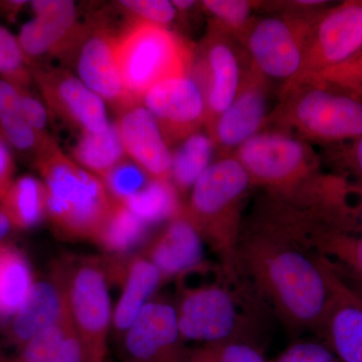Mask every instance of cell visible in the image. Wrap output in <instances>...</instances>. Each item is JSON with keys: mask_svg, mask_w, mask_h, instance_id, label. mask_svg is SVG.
Segmentation results:
<instances>
[{"mask_svg": "<svg viewBox=\"0 0 362 362\" xmlns=\"http://www.w3.org/2000/svg\"><path fill=\"white\" fill-rule=\"evenodd\" d=\"M235 269L293 334L319 335L345 287L291 218L265 197L243 221Z\"/></svg>", "mask_w": 362, "mask_h": 362, "instance_id": "6da1fadb", "label": "cell"}, {"mask_svg": "<svg viewBox=\"0 0 362 362\" xmlns=\"http://www.w3.org/2000/svg\"><path fill=\"white\" fill-rule=\"evenodd\" d=\"M252 185L235 156H221L192 187L182 214L216 252L228 279H238L235 255L243 226V209Z\"/></svg>", "mask_w": 362, "mask_h": 362, "instance_id": "7a4b0ae2", "label": "cell"}, {"mask_svg": "<svg viewBox=\"0 0 362 362\" xmlns=\"http://www.w3.org/2000/svg\"><path fill=\"white\" fill-rule=\"evenodd\" d=\"M266 125L305 141L356 140L362 135V96L313 76L296 78L284 83Z\"/></svg>", "mask_w": 362, "mask_h": 362, "instance_id": "3957f363", "label": "cell"}, {"mask_svg": "<svg viewBox=\"0 0 362 362\" xmlns=\"http://www.w3.org/2000/svg\"><path fill=\"white\" fill-rule=\"evenodd\" d=\"M37 161L54 228L69 239L95 240L114 202L103 181L66 156L51 139Z\"/></svg>", "mask_w": 362, "mask_h": 362, "instance_id": "277c9868", "label": "cell"}, {"mask_svg": "<svg viewBox=\"0 0 362 362\" xmlns=\"http://www.w3.org/2000/svg\"><path fill=\"white\" fill-rule=\"evenodd\" d=\"M175 307L183 340L206 344L255 341L258 311L265 306L244 281L230 280L221 270L214 282L194 287L181 285Z\"/></svg>", "mask_w": 362, "mask_h": 362, "instance_id": "5b68a950", "label": "cell"}, {"mask_svg": "<svg viewBox=\"0 0 362 362\" xmlns=\"http://www.w3.org/2000/svg\"><path fill=\"white\" fill-rule=\"evenodd\" d=\"M115 54L126 89L138 102L152 86L194 68V52L182 37L146 21L115 37Z\"/></svg>", "mask_w": 362, "mask_h": 362, "instance_id": "8992f818", "label": "cell"}, {"mask_svg": "<svg viewBox=\"0 0 362 362\" xmlns=\"http://www.w3.org/2000/svg\"><path fill=\"white\" fill-rule=\"evenodd\" d=\"M56 265L65 286L69 314L88 361L103 362L113 320L106 262L94 257H70Z\"/></svg>", "mask_w": 362, "mask_h": 362, "instance_id": "52a82bcc", "label": "cell"}, {"mask_svg": "<svg viewBox=\"0 0 362 362\" xmlns=\"http://www.w3.org/2000/svg\"><path fill=\"white\" fill-rule=\"evenodd\" d=\"M252 185L273 194H292L318 175V158L308 142L286 132L263 129L233 154Z\"/></svg>", "mask_w": 362, "mask_h": 362, "instance_id": "ba28073f", "label": "cell"}, {"mask_svg": "<svg viewBox=\"0 0 362 362\" xmlns=\"http://www.w3.org/2000/svg\"><path fill=\"white\" fill-rule=\"evenodd\" d=\"M318 11L284 9L277 16L254 18L240 39L250 62L267 78L285 83L297 78Z\"/></svg>", "mask_w": 362, "mask_h": 362, "instance_id": "9c48e42d", "label": "cell"}, {"mask_svg": "<svg viewBox=\"0 0 362 362\" xmlns=\"http://www.w3.org/2000/svg\"><path fill=\"white\" fill-rule=\"evenodd\" d=\"M251 66L244 45L232 33L213 21L195 66V80L201 85L206 104L207 129L237 96Z\"/></svg>", "mask_w": 362, "mask_h": 362, "instance_id": "30bf717a", "label": "cell"}, {"mask_svg": "<svg viewBox=\"0 0 362 362\" xmlns=\"http://www.w3.org/2000/svg\"><path fill=\"white\" fill-rule=\"evenodd\" d=\"M361 49L362 1H345L322 9L312 25L303 66L297 78L340 65Z\"/></svg>", "mask_w": 362, "mask_h": 362, "instance_id": "8fae6325", "label": "cell"}, {"mask_svg": "<svg viewBox=\"0 0 362 362\" xmlns=\"http://www.w3.org/2000/svg\"><path fill=\"white\" fill-rule=\"evenodd\" d=\"M141 103L156 117L168 144L199 132L206 123V99L192 73L152 86L143 95Z\"/></svg>", "mask_w": 362, "mask_h": 362, "instance_id": "7c38bea8", "label": "cell"}, {"mask_svg": "<svg viewBox=\"0 0 362 362\" xmlns=\"http://www.w3.org/2000/svg\"><path fill=\"white\" fill-rule=\"evenodd\" d=\"M127 362H185L188 349L178 327L175 305L150 299L124 333Z\"/></svg>", "mask_w": 362, "mask_h": 362, "instance_id": "4fadbf2b", "label": "cell"}, {"mask_svg": "<svg viewBox=\"0 0 362 362\" xmlns=\"http://www.w3.org/2000/svg\"><path fill=\"white\" fill-rule=\"evenodd\" d=\"M269 78L250 66L239 92L209 129L221 156H233L240 145L265 127L268 120Z\"/></svg>", "mask_w": 362, "mask_h": 362, "instance_id": "5bb4252c", "label": "cell"}, {"mask_svg": "<svg viewBox=\"0 0 362 362\" xmlns=\"http://www.w3.org/2000/svg\"><path fill=\"white\" fill-rule=\"evenodd\" d=\"M69 314L65 286L54 264L49 277L35 281L21 308L8 320L7 341L18 349Z\"/></svg>", "mask_w": 362, "mask_h": 362, "instance_id": "9a60e30c", "label": "cell"}, {"mask_svg": "<svg viewBox=\"0 0 362 362\" xmlns=\"http://www.w3.org/2000/svg\"><path fill=\"white\" fill-rule=\"evenodd\" d=\"M126 154L151 180H170L173 152L156 117L141 103L121 112L116 123Z\"/></svg>", "mask_w": 362, "mask_h": 362, "instance_id": "2e32d148", "label": "cell"}, {"mask_svg": "<svg viewBox=\"0 0 362 362\" xmlns=\"http://www.w3.org/2000/svg\"><path fill=\"white\" fill-rule=\"evenodd\" d=\"M35 76L49 106L83 132H102L110 125L104 100L80 78L66 71H37Z\"/></svg>", "mask_w": 362, "mask_h": 362, "instance_id": "e0dca14e", "label": "cell"}, {"mask_svg": "<svg viewBox=\"0 0 362 362\" xmlns=\"http://www.w3.org/2000/svg\"><path fill=\"white\" fill-rule=\"evenodd\" d=\"M298 228L310 246L333 267L343 281L350 279L362 292V230H349L337 223L298 214ZM350 288V287H349Z\"/></svg>", "mask_w": 362, "mask_h": 362, "instance_id": "ac0fdd59", "label": "cell"}, {"mask_svg": "<svg viewBox=\"0 0 362 362\" xmlns=\"http://www.w3.org/2000/svg\"><path fill=\"white\" fill-rule=\"evenodd\" d=\"M78 78L104 101L125 109L139 104L124 84L115 54V37L97 32L83 45L78 59Z\"/></svg>", "mask_w": 362, "mask_h": 362, "instance_id": "d6986e66", "label": "cell"}, {"mask_svg": "<svg viewBox=\"0 0 362 362\" xmlns=\"http://www.w3.org/2000/svg\"><path fill=\"white\" fill-rule=\"evenodd\" d=\"M201 235L182 213L150 243L144 256L160 272L162 279L181 277L202 266Z\"/></svg>", "mask_w": 362, "mask_h": 362, "instance_id": "ffe728a7", "label": "cell"}, {"mask_svg": "<svg viewBox=\"0 0 362 362\" xmlns=\"http://www.w3.org/2000/svg\"><path fill=\"white\" fill-rule=\"evenodd\" d=\"M30 6L35 18L23 25L18 37L26 59L56 51L71 35L77 16L75 4L68 0H35Z\"/></svg>", "mask_w": 362, "mask_h": 362, "instance_id": "44dd1931", "label": "cell"}, {"mask_svg": "<svg viewBox=\"0 0 362 362\" xmlns=\"http://www.w3.org/2000/svg\"><path fill=\"white\" fill-rule=\"evenodd\" d=\"M319 335L340 361L362 362V302L347 284Z\"/></svg>", "mask_w": 362, "mask_h": 362, "instance_id": "7402d4cb", "label": "cell"}, {"mask_svg": "<svg viewBox=\"0 0 362 362\" xmlns=\"http://www.w3.org/2000/svg\"><path fill=\"white\" fill-rule=\"evenodd\" d=\"M123 290L114 312L113 324L118 334H124L163 279L160 272L145 256H136L122 266Z\"/></svg>", "mask_w": 362, "mask_h": 362, "instance_id": "603a6c76", "label": "cell"}, {"mask_svg": "<svg viewBox=\"0 0 362 362\" xmlns=\"http://www.w3.org/2000/svg\"><path fill=\"white\" fill-rule=\"evenodd\" d=\"M8 361L89 362L70 315L33 338Z\"/></svg>", "mask_w": 362, "mask_h": 362, "instance_id": "cb8c5ba5", "label": "cell"}, {"mask_svg": "<svg viewBox=\"0 0 362 362\" xmlns=\"http://www.w3.org/2000/svg\"><path fill=\"white\" fill-rule=\"evenodd\" d=\"M33 283L25 255L16 247L0 243V321H8L16 313Z\"/></svg>", "mask_w": 362, "mask_h": 362, "instance_id": "d4e9b609", "label": "cell"}, {"mask_svg": "<svg viewBox=\"0 0 362 362\" xmlns=\"http://www.w3.org/2000/svg\"><path fill=\"white\" fill-rule=\"evenodd\" d=\"M0 209L13 228L28 230L39 225L47 214V194L42 180L30 175L14 180L0 201Z\"/></svg>", "mask_w": 362, "mask_h": 362, "instance_id": "484cf974", "label": "cell"}, {"mask_svg": "<svg viewBox=\"0 0 362 362\" xmlns=\"http://www.w3.org/2000/svg\"><path fill=\"white\" fill-rule=\"evenodd\" d=\"M73 153L83 168L100 180L127 156L116 123H110L102 132H83Z\"/></svg>", "mask_w": 362, "mask_h": 362, "instance_id": "4316f807", "label": "cell"}, {"mask_svg": "<svg viewBox=\"0 0 362 362\" xmlns=\"http://www.w3.org/2000/svg\"><path fill=\"white\" fill-rule=\"evenodd\" d=\"M20 88L0 78V133L11 147L39 153L47 140L28 125L21 111Z\"/></svg>", "mask_w": 362, "mask_h": 362, "instance_id": "83f0119b", "label": "cell"}, {"mask_svg": "<svg viewBox=\"0 0 362 362\" xmlns=\"http://www.w3.org/2000/svg\"><path fill=\"white\" fill-rule=\"evenodd\" d=\"M214 147L209 134L197 132L182 140L173 152L170 181L176 190L185 194L211 165Z\"/></svg>", "mask_w": 362, "mask_h": 362, "instance_id": "f1b7e54d", "label": "cell"}, {"mask_svg": "<svg viewBox=\"0 0 362 362\" xmlns=\"http://www.w3.org/2000/svg\"><path fill=\"white\" fill-rule=\"evenodd\" d=\"M122 204L147 226L173 220L182 213L178 192L170 180H150L141 192Z\"/></svg>", "mask_w": 362, "mask_h": 362, "instance_id": "f546056e", "label": "cell"}, {"mask_svg": "<svg viewBox=\"0 0 362 362\" xmlns=\"http://www.w3.org/2000/svg\"><path fill=\"white\" fill-rule=\"evenodd\" d=\"M147 228L148 226L125 204L114 201L110 214L95 242L111 254H123L144 239Z\"/></svg>", "mask_w": 362, "mask_h": 362, "instance_id": "4dcf8cb0", "label": "cell"}, {"mask_svg": "<svg viewBox=\"0 0 362 362\" xmlns=\"http://www.w3.org/2000/svg\"><path fill=\"white\" fill-rule=\"evenodd\" d=\"M185 362H271L258 343L252 340H230L206 343L188 349Z\"/></svg>", "mask_w": 362, "mask_h": 362, "instance_id": "1f68e13d", "label": "cell"}, {"mask_svg": "<svg viewBox=\"0 0 362 362\" xmlns=\"http://www.w3.org/2000/svg\"><path fill=\"white\" fill-rule=\"evenodd\" d=\"M259 4L261 2L247 0H206L202 2V6L214 16V21L240 42L254 21L252 9Z\"/></svg>", "mask_w": 362, "mask_h": 362, "instance_id": "d6a6232c", "label": "cell"}, {"mask_svg": "<svg viewBox=\"0 0 362 362\" xmlns=\"http://www.w3.org/2000/svg\"><path fill=\"white\" fill-rule=\"evenodd\" d=\"M151 180L140 166L133 161H123L102 178L114 201L124 202L134 197Z\"/></svg>", "mask_w": 362, "mask_h": 362, "instance_id": "836d02e7", "label": "cell"}, {"mask_svg": "<svg viewBox=\"0 0 362 362\" xmlns=\"http://www.w3.org/2000/svg\"><path fill=\"white\" fill-rule=\"evenodd\" d=\"M26 58L18 40L4 26L0 25V74L4 80L25 88L30 82V74L25 68Z\"/></svg>", "mask_w": 362, "mask_h": 362, "instance_id": "e575fe53", "label": "cell"}, {"mask_svg": "<svg viewBox=\"0 0 362 362\" xmlns=\"http://www.w3.org/2000/svg\"><path fill=\"white\" fill-rule=\"evenodd\" d=\"M314 77L362 96V52H357L349 61L321 71Z\"/></svg>", "mask_w": 362, "mask_h": 362, "instance_id": "d590c367", "label": "cell"}, {"mask_svg": "<svg viewBox=\"0 0 362 362\" xmlns=\"http://www.w3.org/2000/svg\"><path fill=\"white\" fill-rule=\"evenodd\" d=\"M121 6L139 18V21L168 26L175 20L176 11L173 1L166 0H122Z\"/></svg>", "mask_w": 362, "mask_h": 362, "instance_id": "8d00e7d4", "label": "cell"}, {"mask_svg": "<svg viewBox=\"0 0 362 362\" xmlns=\"http://www.w3.org/2000/svg\"><path fill=\"white\" fill-rule=\"evenodd\" d=\"M271 362H341L324 342L303 340L290 345Z\"/></svg>", "mask_w": 362, "mask_h": 362, "instance_id": "74e56055", "label": "cell"}, {"mask_svg": "<svg viewBox=\"0 0 362 362\" xmlns=\"http://www.w3.org/2000/svg\"><path fill=\"white\" fill-rule=\"evenodd\" d=\"M20 92L21 111L23 118L35 132L47 136L44 132L47 123V112L45 105L26 92L25 88H20Z\"/></svg>", "mask_w": 362, "mask_h": 362, "instance_id": "f35d334b", "label": "cell"}, {"mask_svg": "<svg viewBox=\"0 0 362 362\" xmlns=\"http://www.w3.org/2000/svg\"><path fill=\"white\" fill-rule=\"evenodd\" d=\"M14 162L9 144L0 133V201L13 183Z\"/></svg>", "mask_w": 362, "mask_h": 362, "instance_id": "ab89813d", "label": "cell"}, {"mask_svg": "<svg viewBox=\"0 0 362 362\" xmlns=\"http://www.w3.org/2000/svg\"><path fill=\"white\" fill-rule=\"evenodd\" d=\"M354 144L351 148V168L362 180V135L354 140Z\"/></svg>", "mask_w": 362, "mask_h": 362, "instance_id": "60d3db41", "label": "cell"}, {"mask_svg": "<svg viewBox=\"0 0 362 362\" xmlns=\"http://www.w3.org/2000/svg\"><path fill=\"white\" fill-rule=\"evenodd\" d=\"M354 192L358 194L359 201L356 206H351L352 218L356 230H362V185L352 187Z\"/></svg>", "mask_w": 362, "mask_h": 362, "instance_id": "b9f144b4", "label": "cell"}, {"mask_svg": "<svg viewBox=\"0 0 362 362\" xmlns=\"http://www.w3.org/2000/svg\"><path fill=\"white\" fill-rule=\"evenodd\" d=\"M13 228V223H11V221L7 218L6 214L0 209V243H1V240L6 239L7 235L11 233Z\"/></svg>", "mask_w": 362, "mask_h": 362, "instance_id": "7bdbcfd3", "label": "cell"}, {"mask_svg": "<svg viewBox=\"0 0 362 362\" xmlns=\"http://www.w3.org/2000/svg\"><path fill=\"white\" fill-rule=\"evenodd\" d=\"M350 289H351V288H350ZM354 292H356V291H354ZM356 294L357 295V296L359 297V299H361V302H362V292H356Z\"/></svg>", "mask_w": 362, "mask_h": 362, "instance_id": "ee69618b", "label": "cell"}, {"mask_svg": "<svg viewBox=\"0 0 362 362\" xmlns=\"http://www.w3.org/2000/svg\"><path fill=\"white\" fill-rule=\"evenodd\" d=\"M0 362H6V357L2 356L1 354H0Z\"/></svg>", "mask_w": 362, "mask_h": 362, "instance_id": "f6af8a7d", "label": "cell"}, {"mask_svg": "<svg viewBox=\"0 0 362 362\" xmlns=\"http://www.w3.org/2000/svg\"><path fill=\"white\" fill-rule=\"evenodd\" d=\"M6 362H9L8 358H6Z\"/></svg>", "mask_w": 362, "mask_h": 362, "instance_id": "bcb514c9", "label": "cell"}]
</instances>
